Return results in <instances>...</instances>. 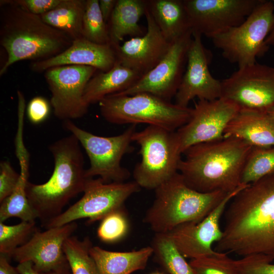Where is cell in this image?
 Returning <instances> with one entry per match:
<instances>
[{
    "mask_svg": "<svg viewBox=\"0 0 274 274\" xmlns=\"http://www.w3.org/2000/svg\"><path fill=\"white\" fill-rule=\"evenodd\" d=\"M90 254L99 274H131L144 269L153 255L151 246L128 252H114L92 246Z\"/></svg>",
    "mask_w": 274,
    "mask_h": 274,
    "instance_id": "23",
    "label": "cell"
},
{
    "mask_svg": "<svg viewBox=\"0 0 274 274\" xmlns=\"http://www.w3.org/2000/svg\"><path fill=\"white\" fill-rule=\"evenodd\" d=\"M192 35L186 69L175 96V104L183 107L194 98L210 101L221 97V81L212 76L209 68L211 52L203 46L201 35Z\"/></svg>",
    "mask_w": 274,
    "mask_h": 274,
    "instance_id": "17",
    "label": "cell"
},
{
    "mask_svg": "<svg viewBox=\"0 0 274 274\" xmlns=\"http://www.w3.org/2000/svg\"><path fill=\"white\" fill-rule=\"evenodd\" d=\"M92 246L87 236L80 240L75 236H71L65 241L63 251L72 274H99L90 254Z\"/></svg>",
    "mask_w": 274,
    "mask_h": 274,
    "instance_id": "29",
    "label": "cell"
},
{
    "mask_svg": "<svg viewBox=\"0 0 274 274\" xmlns=\"http://www.w3.org/2000/svg\"><path fill=\"white\" fill-rule=\"evenodd\" d=\"M100 221L97 234L104 243L117 242L124 238L128 231L129 222L124 207L111 212Z\"/></svg>",
    "mask_w": 274,
    "mask_h": 274,
    "instance_id": "34",
    "label": "cell"
},
{
    "mask_svg": "<svg viewBox=\"0 0 274 274\" xmlns=\"http://www.w3.org/2000/svg\"><path fill=\"white\" fill-rule=\"evenodd\" d=\"M83 36L97 44H111L107 24L99 9V0H86L83 20Z\"/></svg>",
    "mask_w": 274,
    "mask_h": 274,
    "instance_id": "31",
    "label": "cell"
},
{
    "mask_svg": "<svg viewBox=\"0 0 274 274\" xmlns=\"http://www.w3.org/2000/svg\"><path fill=\"white\" fill-rule=\"evenodd\" d=\"M274 4V1H272ZM264 45L266 47H268L270 46H274V25L265 41Z\"/></svg>",
    "mask_w": 274,
    "mask_h": 274,
    "instance_id": "42",
    "label": "cell"
},
{
    "mask_svg": "<svg viewBox=\"0 0 274 274\" xmlns=\"http://www.w3.org/2000/svg\"><path fill=\"white\" fill-rule=\"evenodd\" d=\"M32 14L40 16L55 8L61 0H10Z\"/></svg>",
    "mask_w": 274,
    "mask_h": 274,
    "instance_id": "38",
    "label": "cell"
},
{
    "mask_svg": "<svg viewBox=\"0 0 274 274\" xmlns=\"http://www.w3.org/2000/svg\"><path fill=\"white\" fill-rule=\"evenodd\" d=\"M224 138L239 139L252 147L274 146V120L267 112L240 109L227 126Z\"/></svg>",
    "mask_w": 274,
    "mask_h": 274,
    "instance_id": "21",
    "label": "cell"
},
{
    "mask_svg": "<svg viewBox=\"0 0 274 274\" xmlns=\"http://www.w3.org/2000/svg\"><path fill=\"white\" fill-rule=\"evenodd\" d=\"M267 113L271 117V118L274 120V108L269 111Z\"/></svg>",
    "mask_w": 274,
    "mask_h": 274,
    "instance_id": "44",
    "label": "cell"
},
{
    "mask_svg": "<svg viewBox=\"0 0 274 274\" xmlns=\"http://www.w3.org/2000/svg\"><path fill=\"white\" fill-rule=\"evenodd\" d=\"M147 8L165 39L173 43L192 31L183 0H146Z\"/></svg>",
    "mask_w": 274,
    "mask_h": 274,
    "instance_id": "24",
    "label": "cell"
},
{
    "mask_svg": "<svg viewBox=\"0 0 274 274\" xmlns=\"http://www.w3.org/2000/svg\"><path fill=\"white\" fill-rule=\"evenodd\" d=\"M85 0H61L53 9L40 15L47 24L65 33L73 41L84 38Z\"/></svg>",
    "mask_w": 274,
    "mask_h": 274,
    "instance_id": "26",
    "label": "cell"
},
{
    "mask_svg": "<svg viewBox=\"0 0 274 274\" xmlns=\"http://www.w3.org/2000/svg\"><path fill=\"white\" fill-rule=\"evenodd\" d=\"M100 112L115 124H147L175 131L190 119L192 108L183 107L147 92L109 95L99 102Z\"/></svg>",
    "mask_w": 274,
    "mask_h": 274,
    "instance_id": "6",
    "label": "cell"
},
{
    "mask_svg": "<svg viewBox=\"0 0 274 274\" xmlns=\"http://www.w3.org/2000/svg\"><path fill=\"white\" fill-rule=\"evenodd\" d=\"M117 0H99V7L103 18L107 24Z\"/></svg>",
    "mask_w": 274,
    "mask_h": 274,
    "instance_id": "39",
    "label": "cell"
},
{
    "mask_svg": "<svg viewBox=\"0 0 274 274\" xmlns=\"http://www.w3.org/2000/svg\"><path fill=\"white\" fill-rule=\"evenodd\" d=\"M273 25V3L262 0L243 22L211 39L224 58L242 67L266 51L264 42Z\"/></svg>",
    "mask_w": 274,
    "mask_h": 274,
    "instance_id": "8",
    "label": "cell"
},
{
    "mask_svg": "<svg viewBox=\"0 0 274 274\" xmlns=\"http://www.w3.org/2000/svg\"><path fill=\"white\" fill-rule=\"evenodd\" d=\"M189 263L195 274H242L237 260L225 253L217 252L211 256L192 259Z\"/></svg>",
    "mask_w": 274,
    "mask_h": 274,
    "instance_id": "33",
    "label": "cell"
},
{
    "mask_svg": "<svg viewBox=\"0 0 274 274\" xmlns=\"http://www.w3.org/2000/svg\"><path fill=\"white\" fill-rule=\"evenodd\" d=\"M190 31L173 42L162 60L151 71L143 75L121 95L147 92L170 101L175 97L184 74L188 50L192 40Z\"/></svg>",
    "mask_w": 274,
    "mask_h": 274,
    "instance_id": "15",
    "label": "cell"
},
{
    "mask_svg": "<svg viewBox=\"0 0 274 274\" xmlns=\"http://www.w3.org/2000/svg\"><path fill=\"white\" fill-rule=\"evenodd\" d=\"M248 185L242 184L228 193L200 222L181 224L167 233L184 257L192 259L217 253L212 247L213 244L218 242L222 235L223 231L220 226L221 218L231 199Z\"/></svg>",
    "mask_w": 274,
    "mask_h": 274,
    "instance_id": "16",
    "label": "cell"
},
{
    "mask_svg": "<svg viewBox=\"0 0 274 274\" xmlns=\"http://www.w3.org/2000/svg\"><path fill=\"white\" fill-rule=\"evenodd\" d=\"M157 262L169 274H195L168 233H155L151 245Z\"/></svg>",
    "mask_w": 274,
    "mask_h": 274,
    "instance_id": "28",
    "label": "cell"
},
{
    "mask_svg": "<svg viewBox=\"0 0 274 274\" xmlns=\"http://www.w3.org/2000/svg\"><path fill=\"white\" fill-rule=\"evenodd\" d=\"M9 260L6 255L0 254V274H19L16 267L10 264Z\"/></svg>",
    "mask_w": 274,
    "mask_h": 274,
    "instance_id": "40",
    "label": "cell"
},
{
    "mask_svg": "<svg viewBox=\"0 0 274 274\" xmlns=\"http://www.w3.org/2000/svg\"><path fill=\"white\" fill-rule=\"evenodd\" d=\"M0 44L7 54L0 76L16 62L48 59L62 53L73 41L37 15L10 0L0 2Z\"/></svg>",
    "mask_w": 274,
    "mask_h": 274,
    "instance_id": "3",
    "label": "cell"
},
{
    "mask_svg": "<svg viewBox=\"0 0 274 274\" xmlns=\"http://www.w3.org/2000/svg\"><path fill=\"white\" fill-rule=\"evenodd\" d=\"M271 258L261 255H251L237 260L242 274H274Z\"/></svg>",
    "mask_w": 274,
    "mask_h": 274,
    "instance_id": "35",
    "label": "cell"
},
{
    "mask_svg": "<svg viewBox=\"0 0 274 274\" xmlns=\"http://www.w3.org/2000/svg\"><path fill=\"white\" fill-rule=\"evenodd\" d=\"M215 251L274 260V173L248 184L230 201Z\"/></svg>",
    "mask_w": 274,
    "mask_h": 274,
    "instance_id": "1",
    "label": "cell"
},
{
    "mask_svg": "<svg viewBox=\"0 0 274 274\" xmlns=\"http://www.w3.org/2000/svg\"><path fill=\"white\" fill-rule=\"evenodd\" d=\"M262 0H183L192 33L212 39L243 22Z\"/></svg>",
    "mask_w": 274,
    "mask_h": 274,
    "instance_id": "14",
    "label": "cell"
},
{
    "mask_svg": "<svg viewBox=\"0 0 274 274\" xmlns=\"http://www.w3.org/2000/svg\"><path fill=\"white\" fill-rule=\"evenodd\" d=\"M20 179V174L16 172L10 162L2 161L0 163V202L15 190Z\"/></svg>",
    "mask_w": 274,
    "mask_h": 274,
    "instance_id": "36",
    "label": "cell"
},
{
    "mask_svg": "<svg viewBox=\"0 0 274 274\" xmlns=\"http://www.w3.org/2000/svg\"><path fill=\"white\" fill-rule=\"evenodd\" d=\"M77 224L73 222L67 224L38 230L24 245L11 254L18 263L30 261L40 274L56 270L69 265L63 251L65 241L74 233Z\"/></svg>",
    "mask_w": 274,
    "mask_h": 274,
    "instance_id": "18",
    "label": "cell"
},
{
    "mask_svg": "<svg viewBox=\"0 0 274 274\" xmlns=\"http://www.w3.org/2000/svg\"><path fill=\"white\" fill-rule=\"evenodd\" d=\"M80 145L72 134L51 144L49 149L54 159L51 176L42 184H26L27 198L43 226L61 214L70 200L84 191L88 178Z\"/></svg>",
    "mask_w": 274,
    "mask_h": 274,
    "instance_id": "4",
    "label": "cell"
},
{
    "mask_svg": "<svg viewBox=\"0 0 274 274\" xmlns=\"http://www.w3.org/2000/svg\"><path fill=\"white\" fill-rule=\"evenodd\" d=\"M155 193V199L143 218L155 233H169L181 224L200 222L228 193L196 191L179 172L156 188Z\"/></svg>",
    "mask_w": 274,
    "mask_h": 274,
    "instance_id": "5",
    "label": "cell"
},
{
    "mask_svg": "<svg viewBox=\"0 0 274 274\" xmlns=\"http://www.w3.org/2000/svg\"><path fill=\"white\" fill-rule=\"evenodd\" d=\"M150 274H164L163 273L160 272V271H155L151 273Z\"/></svg>",
    "mask_w": 274,
    "mask_h": 274,
    "instance_id": "45",
    "label": "cell"
},
{
    "mask_svg": "<svg viewBox=\"0 0 274 274\" xmlns=\"http://www.w3.org/2000/svg\"><path fill=\"white\" fill-rule=\"evenodd\" d=\"M98 70L85 65H66L46 70L44 77L51 94L55 116L64 121L78 119L88 112L83 99L85 87Z\"/></svg>",
    "mask_w": 274,
    "mask_h": 274,
    "instance_id": "13",
    "label": "cell"
},
{
    "mask_svg": "<svg viewBox=\"0 0 274 274\" xmlns=\"http://www.w3.org/2000/svg\"><path fill=\"white\" fill-rule=\"evenodd\" d=\"M41 274H72L70 266H66L58 270Z\"/></svg>",
    "mask_w": 274,
    "mask_h": 274,
    "instance_id": "43",
    "label": "cell"
},
{
    "mask_svg": "<svg viewBox=\"0 0 274 274\" xmlns=\"http://www.w3.org/2000/svg\"><path fill=\"white\" fill-rule=\"evenodd\" d=\"M20 179L13 192L1 202L0 222L11 217L23 221H35L38 215L31 206L26 195V186L29 176V163H19Z\"/></svg>",
    "mask_w": 274,
    "mask_h": 274,
    "instance_id": "27",
    "label": "cell"
},
{
    "mask_svg": "<svg viewBox=\"0 0 274 274\" xmlns=\"http://www.w3.org/2000/svg\"><path fill=\"white\" fill-rule=\"evenodd\" d=\"M19 274H40L33 267L30 261H25L18 263L16 267Z\"/></svg>",
    "mask_w": 274,
    "mask_h": 274,
    "instance_id": "41",
    "label": "cell"
},
{
    "mask_svg": "<svg viewBox=\"0 0 274 274\" xmlns=\"http://www.w3.org/2000/svg\"><path fill=\"white\" fill-rule=\"evenodd\" d=\"M192 109L189 121L174 132L181 154L193 145L223 139L227 126L240 109L222 97L210 101L198 100Z\"/></svg>",
    "mask_w": 274,
    "mask_h": 274,
    "instance_id": "12",
    "label": "cell"
},
{
    "mask_svg": "<svg viewBox=\"0 0 274 274\" xmlns=\"http://www.w3.org/2000/svg\"><path fill=\"white\" fill-rule=\"evenodd\" d=\"M147 9L146 0H117L107 23L111 43L114 46L120 45L126 36L140 37L145 35L138 24Z\"/></svg>",
    "mask_w": 274,
    "mask_h": 274,
    "instance_id": "25",
    "label": "cell"
},
{
    "mask_svg": "<svg viewBox=\"0 0 274 274\" xmlns=\"http://www.w3.org/2000/svg\"><path fill=\"white\" fill-rule=\"evenodd\" d=\"M221 97L240 109L268 112L274 108V67L255 62L221 81Z\"/></svg>",
    "mask_w": 274,
    "mask_h": 274,
    "instance_id": "11",
    "label": "cell"
},
{
    "mask_svg": "<svg viewBox=\"0 0 274 274\" xmlns=\"http://www.w3.org/2000/svg\"><path fill=\"white\" fill-rule=\"evenodd\" d=\"M140 189L134 181L108 183L99 178H88L82 197L43 226L48 229L84 218L88 219V223L101 220L111 212L124 207L125 201Z\"/></svg>",
    "mask_w": 274,
    "mask_h": 274,
    "instance_id": "10",
    "label": "cell"
},
{
    "mask_svg": "<svg viewBox=\"0 0 274 274\" xmlns=\"http://www.w3.org/2000/svg\"><path fill=\"white\" fill-rule=\"evenodd\" d=\"M174 132L148 125L133 134L132 141L140 146L142 157L134 168L133 176L141 188L155 190L178 172L182 154L176 146Z\"/></svg>",
    "mask_w": 274,
    "mask_h": 274,
    "instance_id": "7",
    "label": "cell"
},
{
    "mask_svg": "<svg viewBox=\"0 0 274 274\" xmlns=\"http://www.w3.org/2000/svg\"><path fill=\"white\" fill-rule=\"evenodd\" d=\"M136 125H131L122 133L112 136L95 135L78 126L72 120L64 121L63 127L74 135L84 149L90 160L87 178L97 176L105 183L124 182L130 172L121 165L123 156L131 152L132 136Z\"/></svg>",
    "mask_w": 274,
    "mask_h": 274,
    "instance_id": "9",
    "label": "cell"
},
{
    "mask_svg": "<svg viewBox=\"0 0 274 274\" xmlns=\"http://www.w3.org/2000/svg\"><path fill=\"white\" fill-rule=\"evenodd\" d=\"M50 110V106L47 100L38 96L32 98L28 104L26 113L31 123L39 124L48 118Z\"/></svg>",
    "mask_w": 274,
    "mask_h": 274,
    "instance_id": "37",
    "label": "cell"
},
{
    "mask_svg": "<svg viewBox=\"0 0 274 274\" xmlns=\"http://www.w3.org/2000/svg\"><path fill=\"white\" fill-rule=\"evenodd\" d=\"M274 173V146L253 147L245 163L241 184L248 185Z\"/></svg>",
    "mask_w": 274,
    "mask_h": 274,
    "instance_id": "30",
    "label": "cell"
},
{
    "mask_svg": "<svg viewBox=\"0 0 274 274\" xmlns=\"http://www.w3.org/2000/svg\"><path fill=\"white\" fill-rule=\"evenodd\" d=\"M142 75L119 63L108 72L96 74L87 83L83 99L89 107L106 96L122 92L132 86Z\"/></svg>",
    "mask_w": 274,
    "mask_h": 274,
    "instance_id": "22",
    "label": "cell"
},
{
    "mask_svg": "<svg viewBox=\"0 0 274 274\" xmlns=\"http://www.w3.org/2000/svg\"><path fill=\"white\" fill-rule=\"evenodd\" d=\"M145 15L147 23L145 35L115 46L118 63L142 76L157 65L172 43L164 37L147 8Z\"/></svg>",
    "mask_w": 274,
    "mask_h": 274,
    "instance_id": "19",
    "label": "cell"
},
{
    "mask_svg": "<svg viewBox=\"0 0 274 274\" xmlns=\"http://www.w3.org/2000/svg\"><path fill=\"white\" fill-rule=\"evenodd\" d=\"M117 62L115 47L112 44H97L82 38L73 41L67 49L55 56L32 62L30 67L35 72L42 73L53 67L78 65L92 66L106 72Z\"/></svg>",
    "mask_w": 274,
    "mask_h": 274,
    "instance_id": "20",
    "label": "cell"
},
{
    "mask_svg": "<svg viewBox=\"0 0 274 274\" xmlns=\"http://www.w3.org/2000/svg\"><path fill=\"white\" fill-rule=\"evenodd\" d=\"M37 230L35 221H23L14 225L0 222V254L10 259L12 253L25 244Z\"/></svg>",
    "mask_w": 274,
    "mask_h": 274,
    "instance_id": "32",
    "label": "cell"
},
{
    "mask_svg": "<svg viewBox=\"0 0 274 274\" xmlns=\"http://www.w3.org/2000/svg\"><path fill=\"white\" fill-rule=\"evenodd\" d=\"M252 148L234 138L196 144L183 153L178 171L196 191L231 192L242 184L243 171Z\"/></svg>",
    "mask_w": 274,
    "mask_h": 274,
    "instance_id": "2",
    "label": "cell"
}]
</instances>
